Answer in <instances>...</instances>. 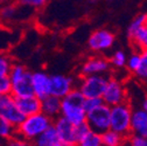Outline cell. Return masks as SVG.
<instances>
[{"instance_id":"cell-14","label":"cell","mask_w":147,"mask_h":146,"mask_svg":"<svg viewBox=\"0 0 147 146\" xmlns=\"http://www.w3.org/2000/svg\"><path fill=\"white\" fill-rule=\"evenodd\" d=\"M15 103L25 117L41 112V99L35 95L26 97H15Z\"/></svg>"},{"instance_id":"cell-23","label":"cell","mask_w":147,"mask_h":146,"mask_svg":"<svg viewBox=\"0 0 147 146\" xmlns=\"http://www.w3.org/2000/svg\"><path fill=\"white\" fill-rule=\"evenodd\" d=\"M134 74L144 80V81H147V50H142L141 51V61H140V66L138 67L137 71Z\"/></svg>"},{"instance_id":"cell-17","label":"cell","mask_w":147,"mask_h":146,"mask_svg":"<svg viewBox=\"0 0 147 146\" xmlns=\"http://www.w3.org/2000/svg\"><path fill=\"white\" fill-rule=\"evenodd\" d=\"M33 144L38 146H62L53 123L33 140Z\"/></svg>"},{"instance_id":"cell-1","label":"cell","mask_w":147,"mask_h":146,"mask_svg":"<svg viewBox=\"0 0 147 146\" xmlns=\"http://www.w3.org/2000/svg\"><path fill=\"white\" fill-rule=\"evenodd\" d=\"M85 97L78 88H74L70 93L61 98V116L67 118L74 125L85 122L86 112L84 111L83 103Z\"/></svg>"},{"instance_id":"cell-3","label":"cell","mask_w":147,"mask_h":146,"mask_svg":"<svg viewBox=\"0 0 147 146\" xmlns=\"http://www.w3.org/2000/svg\"><path fill=\"white\" fill-rule=\"evenodd\" d=\"M132 107L127 101L110 106V130L116 131L127 139L132 135L131 131V117Z\"/></svg>"},{"instance_id":"cell-4","label":"cell","mask_w":147,"mask_h":146,"mask_svg":"<svg viewBox=\"0 0 147 146\" xmlns=\"http://www.w3.org/2000/svg\"><path fill=\"white\" fill-rule=\"evenodd\" d=\"M51 123L53 119H50L42 112L26 116L25 119L20 123V125L16 126L15 135L22 140H34Z\"/></svg>"},{"instance_id":"cell-30","label":"cell","mask_w":147,"mask_h":146,"mask_svg":"<svg viewBox=\"0 0 147 146\" xmlns=\"http://www.w3.org/2000/svg\"><path fill=\"white\" fill-rule=\"evenodd\" d=\"M48 0H18V3L22 6H28L32 8H42Z\"/></svg>"},{"instance_id":"cell-22","label":"cell","mask_w":147,"mask_h":146,"mask_svg":"<svg viewBox=\"0 0 147 146\" xmlns=\"http://www.w3.org/2000/svg\"><path fill=\"white\" fill-rule=\"evenodd\" d=\"M146 16L147 14H139L138 16L134 18V20L131 22V25L128 26L127 28V35H128V38H132V35L142 26H145V21H146Z\"/></svg>"},{"instance_id":"cell-20","label":"cell","mask_w":147,"mask_h":146,"mask_svg":"<svg viewBox=\"0 0 147 146\" xmlns=\"http://www.w3.org/2000/svg\"><path fill=\"white\" fill-rule=\"evenodd\" d=\"M16 127L13 126L11 123H8L1 115H0V138H4L8 140L15 135Z\"/></svg>"},{"instance_id":"cell-24","label":"cell","mask_w":147,"mask_h":146,"mask_svg":"<svg viewBox=\"0 0 147 146\" xmlns=\"http://www.w3.org/2000/svg\"><path fill=\"white\" fill-rule=\"evenodd\" d=\"M89 131H90V127L86 122H82V123L75 125V127H74V133H75V139H76L77 145L80 144V141L85 137V135Z\"/></svg>"},{"instance_id":"cell-11","label":"cell","mask_w":147,"mask_h":146,"mask_svg":"<svg viewBox=\"0 0 147 146\" xmlns=\"http://www.w3.org/2000/svg\"><path fill=\"white\" fill-rule=\"evenodd\" d=\"M75 88L74 80L65 75H50V95L56 97H64L68 93Z\"/></svg>"},{"instance_id":"cell-5","label":"cell","mask_w":147,"mask_h":146,"mask_svg":"<svg viewBox=\"0 0 147 146\" xmlns=\"http://www.w3.org/2000/svg\"><path fill=\"white\" fill-rule=\"evenodd\" d=\"M85 122L88 123L90 130L97 133H104L110 130V106L105 103L86 112Z\"/></svg>"},{"instance_id":"cell-33","label":"cell","mask_w":147,"mask_h":146,"mask_svg":"<svg viewBox=\"0 0 147 146\" xmlns=\"http://www.w3.org/2000/svg\"><path fill=\"white\" fill-rule=\"evenodd\" d=\"M141 109H142L144 111H146V112H147V97L142 101V107H141Z\"/></svg>"},{"instance_id":"cell-6","label":"cell","mask_w":147,"mask_h":146,"mask_svg":"<svg viewBox=\"0 0 147 146\" xmlns=\"http://www.w3.org/2000/svg\"><path fill=\"white\" fill-rule=\"evenodd\" d=\"M109 78L102 74H92L83 76L78 89L85 98L102 97Z\"/></svg>"},{"instance_id":"cell-7","label":"cell","mask_w":147,"mask_h":146,"mask_svg":"<svg viewBox=\"0 0 147 146\" xmlns=\"http://www.w3.org/2000/svg\"><path fill=\"white\" fill-rule=\"evenodd\" d=\"M0 115L15 127L25 119V116L16 106L15 97L11 93L0 94Z\"/></svg>"},{"instance_id":"cell-28","label":"cell","mask_w":147,"mask_h":146,"mask_svg":"<svg viewBox=\"0 0 147 146\" xmlns=\"http://www.w3.org/2000/svg\"><path fill=\"white\" fill-rule=\"evenodd\" d=\"M12 64H13V62H12L11 57H8L6 55H0V74L8 76Z\"/></svg>"},{"instance_id":"cell-16","label":"cell","mask_w":147,"mask_h":146,"mask_svg":"<svg viewBox=\"0 0 147 146\" xmlns=\"http://www.w3.org/2000/svg\"><path fill=\"white\" fill-rule=\"evenodd\" d=\"M131 131L132 133L147 138V112L144 111L142 109L132 111Z\"/></svg>"},{"instance_id":"cell-21","label":"cell","mask_w":147,"mask_h":146,"mask_svg":"<svg viewBox=\"0 0 147 146\" xmlns=\"http://www.w3.org/2000/svg\"><path fill=\"white\" fill-rule=\"evenodd\" d=\"M81 146H100L102 145V135L90 130L85 137L80 141Z\"/></svg>"},{"instance_id":"cell-27","label":"cell","mask_w":147,"mask_h":146,"mask_svg":"<svg viewBox=\"0 0 147 146\" xmlns=\"http://www.w3.org/2000/svg\"><path fill=\"white\" fill-rule=\"evenodd\" d=\"M103 98L102 97H90V98H85L84 103H83V107H84V111H91L92 109L99 106L100 104H103Z\"/></svg>"},{"instance_id":"cell-32","label":"cell","mask_w":147,"mask_h":146,"mask_svg":"<svg viewBox=\"0 0 147 146\" xmlns=\"http://www.w3.org/2000/svg\"><path fill=\"white\" fill-rule=\"evenodd\" d=\"M9 93H11L9 77L0 74V94H9Z\"/></svg>"},{"instance_id":"cell-9","label":"cell","mask_w":147,"mask_h":146,"mask_svg":"<svg viewBox=\"0 0 147 146\" xmlns=\"http://www.w3.org/2000/svg\"><path fill=\"white\" fill-rule=\"evenodd\" d=\"M115 34L107 29H98L90 35L88 40L89 48L94 51L100 53L110 49L115 45Z\"/></svg>"},{"instance_id":"cell-2","label":"cell","mask_w":147,"mask_h":146,"mask_svg":"<svg viewBox=\"0 0 147 146\" xmlns=\"http://www.w3.org/2000/svg\"><path fill=\"white\" fill-rule=\"evenodd\" d=\"M11 81V94L14 97H26L34 95L32 72L22 64L13 63L8 74Z\"/></svg>"},{"instance_id":"cell-35","label":"cell","mask_w":147,"mask_h":146,"mask_svg":"<svg viewBox=\"0 0 147 146\" xmlns=\"http://www.w3.org/2000/svg\"><path fill=\"white\" fill-rule=\"evenodd\" d=\"M145 26L147 27V16H146V21H145Z\"/></svg>"},{"instance_id":"cell-8","label":"cell","mask_w":147,"mask_h":146,"mask_svg":"<svg viewBox=\"0 0 147 146\" xmlns=\"http://www.w3.org/2000/svg\"><path fill=\"white\" fill-rule=\"evenodd\" d=\"M102 98L103 102L109 106H113L127 101L126 90L123 83L116 78H109L105 90L102 95Z\"/></svg>"},{"instance_id":"cell-25","label":"cell","mask_w":147,"mask_h":146,"mask_svg":"<svg viewBox=\"0 0 147 146\" xmlns=\"http://www.w3.org/2000/svg\"><path fill=\"white\" fill-rule=\"evenodd\" d=\"M140 61H141V51H139V53L136 51V53H133L132 55L126 60L125 67H126L128 70H130V71L136 72L137 69H138V67L140 66Z\"/></svg>"},{"instance_id":"cell-26","label":"cell","mask_w":147,"mask_h":146,"mask_svg":"<svg viewBox=\"0 0 147 146\" xmlns=\"http://www.w3.org/2000/svg\"><path fill=\"white\" fill-rule=\"evenodd\" d=\"M126 60H127L126 54L124 51H121V50H117L113 55L111 56L110 64H112L116 68H123L126 64Z\"/></svg>"},{"instance_id":"cell-29","label":"cell","mask_w":147,"mask_h":146,"mask_svg":"<svg viewBox=\"0 0 147 146\" xmlns=\"http://www.w3.org/2000/svg\"><path fill=\"white\" fill-rule=\"evenodd\" d=\"M16 7L15 6H6L0 11V16L4 20H12L16 15Z\"/></svg>"},{"instance_id":"cell-18","label":"cell","mask_w":147,"mask_h":146,"mask_svg":"<svg viewBox=\"0 0 147 146\" xmlns=\"http://www.w3.org/2000/svg\"><path fill=\"white\" fill-rule=\"evenodd\" d=\"M124 140L126 139L121 135L112 130H107L102 133V145L105 146H119L124 144Z\"/></svg>"},{"instance_id":"cell-10","label":"cell","mask_w":147,"mask_h":146,"mask_svg":"<svg viewBox=\"0 0 147 146\" xmlns=\"http://www.w3.org/2000/svg\"><path fill=\"white\" fill-rule=\"evenodd\" d=\"M53 125L56 130V133L61 140L62 146H75L77 145L75 139V133H74V125L63 116H59L53 120Z\"/></svg>"},{"instance_id":"cell-31","label":"cell","mask_w":147,"mask_h":146,"mask_svg":"<svg viewBox=\"0 0 147 146\" xmlns=\"http://www.w3.org/2000/svg\"><path fill=\"white\" fill-rule=\"evenodd\" d=\"M126 140H128V143L132 146H147V138L136 133H132Z\"/></svg>"},{"instance_id":"cell-12","label":"cell","mask_w":147,"mask_h":146,"mask_svg":"<svg viewBox=\"0 0 147 146\" xmlns=\"http://www.w3.org/2000/svg\"><path fill=\"white\" fill-rule=\"evenodd\" d=\"M32 83L34 89V95L40 99L50 95V75L46 71L32 72Z\"/></svg>"},{"instance_id":"cell-34","label":"cell","mask_w":147,"mask_h":146,"mask_svg":"<svg viewBox=\"0 0 147 146\" xmlns=\"http://www.w3.org/2000/svg\"><path fill=\"white\" fill-rule=\"evenodd\" d=\"M6 139H4V138H0V145H3V144H5L6 141H5Z\"/></svg>"},{"instance_id":"cell-15","label":"cell","mask_w":147,"mask_h":146,"mask_svg":"<svg viewBox=\"0 0 147 146\" xmlns=\"http://www.w3.org/2000/svg\"><path fill=\"white\" fill-rule=\"evenodd\" d=\"M41 112L50 119H55L61 115V98L54 95H48L41 99Z\"/></svg>"},{"instance_id":"cell-13","label":"cell","mask_w":147,"mask_h":146,"mask_svg":"<svg viewBox=\"0 0 147 146\" xmlns=\"http://www.w3.org/2000/svg\"><path fill=\"white\" fill-rule=\"evenodd\" d=\"M110 61L100 56H94L88 59L82 66V74L85 75H92V74H105L110 70Z\"/></svg>"},{"instance_id":"cell-19","label":"cell","mask_w":147,"mask_h":146,"mask_svg":"<svg viewBox=\"0 0 147 146\" xmlns=\"http://www.w3.org/2000/svg\"><path fill=\"white\" fill-rule=\"evenodd\" d=\"M131 41L133 42V45L140 49V51L142 50H147V27L142 26L140 27L131 38Z\"/></svg>"}]
</instances>
